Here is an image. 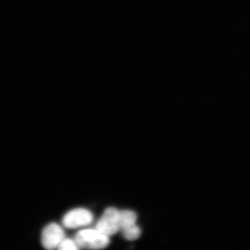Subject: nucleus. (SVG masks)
Masks as SVG:
<instances>
[{
    "instance_id": "obj_7",
    "label": "nucleus",
    "mask_w": 250,
    "mask_h": 250,
    "mask_svg": "<svg viewBox=\"0 0 250 250\" xmlns=\"http://www.w3.org/2000/svg\"><path fill=\"white\" fill-rule=\"evenodd\" d=\"M58 250H78V247L77 245L75 240L70 239H64L62 240L57 248Z\"/></svg>"
},
{
    "instance_id": "obj_4",
    "label": "nucleus",
    "mask_w": 250,
    "mask_h": 250,
    "mask_svg": "<svg viewBox=\"0 0 250 250\" xmlns=\"http://www.w3.org/2000/svg\"><path fill=\"white\" fill-rule=\"evenodd\" d=\"M64 239V230L57 224H50L42 230V243L45 249L54 250L58 248L59 244Z\"/></svg>"
},
{
    "instance_id": "obj_3",
    "label": "nucleus",
    "mask_w": 250,
    "mask_h": 250,
    "mask_svg": "<svg viewBox=\"0 0 250 250\" xmlns=\"http://www.w3.org/2000/svg\"><path fill=\"white\" fill-rule=\"evenodd\" d=\"M93 217L92 212L85 208H76L68 211L62 218V224L65 227L74 229L88 226L91 224Z\"/></svg>"
},
{
    "instance_id": "obj_5",
    "label": "nucleus",
    "mask_w": 250,
    "mask_h": 250,
    "mask_svg": "<svg viewBox=\"0 0 250 250\" xmlns=\"http://www.w3.org/2000/svg\"><path fill=\"white\" fill-rule=\"evenodd\" d=\"M137 214L132 210H125L120 211V230L123 231L136 225Z\"/></svg>"
},
{
    "instance_id": "obj_6",
    "label": "nucleus",
    "mask_w": 250,
    "mask_h": 250,
    "mask_svg": "<svg viewBox=\"0 0 250 250\" xmlns=\"http://www.w3.org/2000/svg\"><path fill=\"white\" fill-rule=\"evenodd\" d=\"M124 237L125 239L130 241H133L138 239L141 236L142 231L140 228L135 225V226L129 228V229L122 231Z\"/></svg>"
},
{
    "instance_id": "obj_2",
    "label": "nucleus",
    "mask_w": 250,
    "mask_h": 250,
    "mask_svg": "<svg viewBox=\"0 0 250 250\" xmlns=\"http://www.w3.org/2000/svg\"><path fill=\"white\" fill-rule=\"evenodd\" d=\"M120 228V211L114 208H109L97 223L96 229L108 236L114 235Z\"/></svg>"
},
{
    "instance_id": "obj_1",
    "label": "nucleus",
    "mask_w": 250,
    "mask_h": 250,
    "mask_svg": "<svg viewBox=\"0 0 250 250\" xmlns=\"http://www.w3.org/2000/svg\"><path fill=\"white\" fill-rule=\"evenodd\" d=\"M75 242L79 249L100 250L107 248L110 240L98 229H86L76 234Z\"/></svg>"
}]
</instances>
